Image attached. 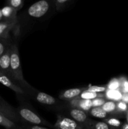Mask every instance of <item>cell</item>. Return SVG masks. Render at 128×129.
I'll return each instance as SVG.
<instances>
[{"instance_id":"24","label":"cell","mask_w":128,"mask_h":129,"mask_svg":"<svg viewBox=\"0 0 128 129\" xmlns=\"http://www.w3.org/2000/svg\"><path fill=\"white\" fill-rule=\"evenodd\" d=\"M104 122L109 126H111L113 127H119L121 125V122L119 120L115 118H107L104 120Z\"/></svg>"},{"instance_id":"29","label":"cell","mask_w":128,"mask_h":129,"mask_svg":"<svg viewBox=\"0 0 128 129\" xmlns=\"http://www.w3.org/2000/svg\"><path fill=\"white\" fill-rule=\"evenodd\" d=\"M28 129H48L46 127H41V126L39 125H31L30 127H28Z\"/></svg>"},{"instance_id":"27","label":"cell","mask_w":128,"mask_h":129,"mask_svg":"<svg viewBox=\"0 0 128 129\" xmlns=\"http://www.w3.org/2000/svg\"><path fill=\"white\" fill-rule=\"evenodd\" d=\"M106 100L104 98H97L92 100L93 107H102Z\"/></svg>"},{"instance_id":"30","label":"cell","mask_w":128,"mask_h":129,"mask_svg":"<svg viewBox=\"0 0 128 129\" xmlns=\"http://www.w3.org/2000/svg\"><path fill=\"white\" fill-rule=\"evenodd\" d=\"M122 101L126 103L127 104H128V93H127V94H122Z\"/></svg>"},{"instance_id":"8","label":"cell","mask_w":128,"mask_h":129,"mask_svg":"<svg viewBox=\"0 0 128 129\" xmlns=\"http://www.w3.org/2000/svg\"><path fill=\"white\" fill-rule=\"evenodd\" d=\"M0 83H1L5 86L11 89L18 94H24L25 93L21 87L18 86L9 76L5 74L1 71H0Z\"/></svg>"},{"instance_id":"25","label":"cell","mask_w":128,"mask_h":129,"mask_svg":"<svg viewBox=\"0 0 128 129\" xmlns=\"http://www.w3.org/2000/svg\"><path fill=\"white\" fill-rule=\"evenodd\" d=\"M120 81V88L119 90L122 94L128 93V80L124 78L119 79Z\"/></svg>"},{"instance_id":"6","label":"cell","mask_w":128,"mask_h":129,"mask_svg":"<svg viewBox=\"0 0 128 129\" xmlns=\"http://www.w3.org/2000/svg\"><path fill=\"white\" fill-rule=\"evenodd\" d=\"M0 113L13 122H18L20 117L15 110L0 96Z\"/></svg>"},{"instance_id":"2","label":"cell","mask_w":128,"mask_h":129,"mask_svg":"<svg viewBox=\"0 0 128 129\" xmlns=\"http://www.w3.org/2000/svg\"><path fill=\"white\" fill-rule=\"evenodd\" d=\"M20 28L18 20L11 21H1L0 22V39H10L11 32L17 36L20 34Z\"/></svg>"},{"instance_id":"21","label":"cell","mask_w":128,"mask_h":129,"mask_svg":"<svg viewBox=\"0 0 128 129\" xmlns=\"http://www.w3.org/2000/svg\"><path fill=\"white\" fill-rule=\"evenodd\" d=\"M6 3L8 6H11L18 11L22 8L24 2L22 0H8L6 1Z\"/></svg>"},{"instance_id":"3","label":"cell","mask_w":128,"mask_h":129,"mask_svg":"<svg viewBox=\"0 0 128 129\" xmlns=\"http://www.w3.org/2000/svg\"><path fill=\"white\" fill-rule=\"evenodd\" d=\"M50 8V3L48 1L45 0H41L33 4L28 10V13L29 16L31 17L38 18L42 17L45 15Z\"/></svg>"},{"instance_id":"9","label":"cell","mask_w":128,"mask_h":129,"mask_svg":"<svg viewBox=\"0 0 128 129\" xmlns=\"http://www.w3.org/2000/svg\"><path fill=\"white\" fill-rule=\"evenodd\" d=\"M10 62H11V46L0 57V71L5 74H7L11 78Z\"/></svg>"},{"instance_id":"4","label":"cell","mask_w":128,"mask_h":129,"mask_svg":"<svg viewBox=\"0 0 128 129\" xmlns=\"http://www.w3.org/2000/svg\"><path fill=\"white\" fill-rule=\"evenodd\" d=\"M54 127L55 129H87L72 118L61 115L57 116V120Z\"/></svg>"},{"instance_id":"13","label":"cell","mask_w":128,"mask_h":129,"mask_svg":"<svg viewBox=\"0 0 128 129\" xmlns=\"http://www.w3.org/2000/svg\"><path fill=\"white\" fill-rule=\"evenodd\" d=\"M36 99L37 102L46 105H53L55 104L56 102L55 98L51 96L50 94L43 93V92H40L38 93L36 96Z\"/></svg>"},{"instance_id":"23","label":"cell","mask_w":128,"mask_h":129,"mask_svg":"<svg viewBox=\"0 0 128 129\" xmlns=\"http://www.w3.org/2000/svg\"><path fill=\"white\" fill-rule=\"evenodd\" d=\"M88 91L92 92L95 93H105L107 90L106 86H90L86 89Z\"/></svg>"},{"instance_id":"26","label":"cell","mask_w":128,"mask_h":129,"mask_svg":"<svg viewBox=\"0 0 128 129\" xmlns=\"http://www.w3.org/2000/svg\"><path fill=\"white\" fill-rule=\"evenodd\" d=\"M116 108L117 111L119 112H127L128 111V104L122 101H119L116 102Z\"/></svg>"},{"instance_id":"17","label":"cell","mask_w":128,"mask_h":129,"mask_svg":"<svg viewBox=\"0 0 128 129\" xmlns=\"http://www.w3.org/2000/svg\"><path fill=\"white\" fill-rule=\"evenodd\" d=\"M0 125L4 127L6 129H12L15 128L16 125L15 122L0 113Z\"/></svg>"},{"instance_id":"10","label":"cell","mask_w":128,"mask_h":129,"mask_svg":"<svg viewBox=\"0 0 128 129\" xmlns=\"http://www.w3.org/2000/svg\"><path fill=\"white\" fill-rule=\"evenodd\" d=\"M70 103L74 108L81 110L85 112H89L93 108L92 100H82L78 97L70 101Z\"/></svg>"},{"instance_id":"22","label":"cell","mask_w":128,"mask_h":129,"mask_svg":"<svg viewBox=\"0 0 128 129\" xmlns=\"http://www.w3.org/2000/svg\"><path fill=\"white\" fill-rule=\"evenodd\" d=\"M89 129H110L105 122H93L92 121Z\"/></svg>"},{"instance_id":"12","label":"cell","mask_w":128,"mask_h":129,"mask_svg":"<svg viewBox=\"0 0 128 129\" xmlns=\"http://www.w3.org/2000/svg\"><path fill=\"white\" fill-rule=\"evenodd\" d=\"M1 11L3 16V21H11L18 20L17 11L11 6L8 5L4 6L1 8Z\"/></svg>"},{"instance_id":"19","label":"cell","mask_w":128,"mask_h":129,"mask_svg":"<svg viewBox=\"0 0 128 129\" xmlns=\"http://www.w3.org/2000/svg\"><path fill=\"white\" fill-rule=\"evenodd\" d=\"M107 89L109 90H119L120 88V81L119 79L113 78L110 79L106 85Z\"/></svg>"},{"instance_id":"20","label":"cell","mask_w":128,"mask_h":129,"mask_svg":"<svg viewBox=\"0 0 128 129\" xmlns=\"http://www.w3.org/2000/svg\"><path fill=\"white\" fill-rule=\"evenodd\" d=\"M11 45L10 39H0V57L5 54Z\"/></svg>"},{"instance_id":"1","label":"cell","mask_w":128,"mask_h":129,"mask_svg":"<svg viewBox=\"0 0 128 129\" xmlns=\"http://www.w3.org/2000/svg\"><path fill=\"white\" fill-rule=\"evenodd\" d=\"M10 70H11V77L13 80L18 82L20 84L29 86V84L25 80L23 75L18 48L15 44H11V45Z\"/></svg>"},{"instance_id":"16","label":"cell","mask_w":128,"mask_h":129,"mask_svg":"<svg viewBox=\"0 0 128 129\" xmlns=\"http://www.w3.org/2000/svg\"><path fill=\"white\" fill-rule=\"evenodd\" d=\"M90 114L92 117L99 118H105L107 116V113L102 107H93L90 110Z\"/></svg>"},{"instance_id":"31","label":"cell","mask_w":128,"mask_h":129,"mask_svg":"<svg viewBox=\"0 0 128 129\" xmlns=\"http://www.w3.org/2000/svg\"><path fill=\"white\" fill-rule=\"evenodd\" d=\"M3 21V16L2 11H1V9L0 8V22Z\"/></svg>"},{"instance_id":"34","label":"cell","mask_w":128,"mask_h":129,"mask_svg":"<svg viewBox=\"0 0 128 129\" xmlns=\"http://www.w3.org/2000/svg\"><path fill=\"white\" fill-rule=\"evenodd\" d=\"M12 129H15V128H12Z\"/></svg>"},{"instance_id":"32","label":"cell","mask_w":128,"mask_h":129,"mask_svg":"<svg viewBox=\"0 0 128 129\" xmlns=\"http://www.w3.org/2000/svg\"><path fill=\"white\" fill-rule=\"evenodd\" d=\"M122 129H128V123H125L124 124L122 125Z\"/></svg>"},{"instance_id":"11","label":"cell","mask_w":128,"mask_h":129,"mask_svg":"<svg viewBox=\"0 0 128 129\" xmlns=\"http://www.w3.org/2000/svg\"><path fill=\"white\" fill-rule=\"evenodd\" d=\"M85 89H87V88H72V89H67L60 94V98L63 100L71 101L79 96L82 92L85 91Z\"/></svg>"},{"instance_id":"33","label":"cell","mask_w":128,"mask_h":129,"mask_svg":"<svg viewBox=\"0 0 128 129\" xmlns=\"http://www.w3.org/2000/svg\"><path fill=\"white\" fill-rule=\"evenodd\" d=\"M127 120H128V111L127 112Z\"/></svg>"},{"instance_id":"7","label":"cell","mask_w":128,"mask_h":129,"mask_svg":"<svg viewBox=\"0 0 128 129\" xmlns=\"http://www.w3.org/2000/svg\"><path fill=\"white\" fill-rule=\"evenodd\" d=\"M70 115L72 118L74 120L75 122L84 126L85 128L89 129L92 120H90L88 118L87 115L85 112L81 110L77 109V108H73L72 110H70Z\"/></svg>"},{"instance_id":"18","label":"cell","mask_w":128,"mask_h":129,"mask_svg":"<svg viewBox=\"0 0 128 129\" xmlns=\"http://www.w3.org/2000/svg\"><path fill=\"white\" fill-rule=\"evenodd\" d=\"M102 108L107 113H114L117 111L116 102L113 101H106Z\"/></svg>"},{"instance_id":"5","label":"cell","mask_w":128,"mask_h":129,"mask_svg":"<svg viewBox=\"0 0 128 129\" xmlns=\"http://www.w3.org/2000/svg\"><path fill=\"white\" fill-rule=\"evenodd\" d=\"M18 112L20 117L28 123L35 125H48L47 122L43 120L42 118H40L38 115H36L35 112L31 111V110L26 108H21L18 111Z\"/></svg>"},{"instance_id":"28","label":"cell","mask_w":128,"mask_h":129,"mask_svg":"<svg viewBox=\"0 0 128 129\" xmlns=\"http://www.w3.org/2000/svg\"><path fill=\"white\" fill-rule=\"evenodd\" d=\"M68 3H69V0H56L55 1L56 9L57 10H61Z\"/></svg>"},{"instance_id":"15","label":"cell","mask_w":128,"mask_h":129,"mask_svg":"<svg viewBox=\"0 0 128 129\" xmlns=\"http://www.w3.org/2000/svg\"><path fill=\"white\" fill-rule=\"evenodd\" d=\"M105 96L104 94L103 93H95L92 92L88 91L85 89L81 94L78 96V98L82 100H93L97 98H103Z\"/></svg>"},{"instance_id":"14","label":"cell","mask_w":128,"mask_h":129,"mask_svg":"<svg viewBox=\"0 0 128 129\" xmlns=\"http://www.w3.org/2000/svg\"><path fill=\"white\" fill-rule=\"evenodd\" d=\"M105 97L109 101H113L114 102H118L122 100V93L120 90H109L107 89L105 92Z\"/></svg>"}]
</instances>
